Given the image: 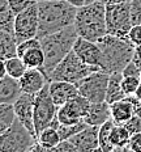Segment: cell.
Wrapping results in <instances>:
<instances>
[{"instance_id": "6da1fadb", "label": "cell", "mask_w": 141, "mask_h": 152, "mask_svg": "<svg viewBox=\"0 0 141 152\" xmlns=\"http://www.w3.org/2000/svg\"><path fill=\"white\" fill-rule=\"evenodd\" d=\"M77 8L67 0H46L38 3L39 26L37 38H43L48 34L63 30L74 24Z\"/></svg>"}, {"instance_id": "7a4b0ae2", "label": "cell", "mask_w": 141, "mask_h": 152, "mask_svg": "<svg viewBox=\"0 0 141 152\" xmlns=\"http://www.w3.org/2000/svg\"><path fill=\"white\" fill-rule=\"evenodd\" d=\"M77 38L78 34L74 25H69L63 30L40 38V46L45 53V64L42 71L45 72L47 79H50V75L56 66L73 50Z\"/></svg>"}, {"instance_id": "3957f363", "label": "cell", "mask_w": 141, "mask_h": 152, "mask_svg": "<svg viewBox=\"0 0 141 152\" xmlns=\"http://www.w3.org/2000/svg\"><path fill=\"white\" fill-rule=\"evenodd\" d=\"M97 43L102 50V71L107 74L123 72L125 66L133 59L136 46L129 38L106 34Z\"/></svg>"}, {"instance_id": "277c9868", "label": "cell", "mask_w": 141, "mask_h": 152, "mask_svg": "<svg viewBox=\"0 0 141 152\" xmlns=\"http://www.w3.org/2000/svg\"><path fill=\"white\" fill-rule=\"evenodd\" d=\"M73 25L76 28L78 37L98 42L102 37L107 34L106 4L102 0H98L77 8Z\"/></svg>"}, {"instance_id": "5b68a950", "label": "cell", "mask_w": 141, "mask_h": 152, "mask_svg": "<svg viewBox=\"0 0 141 152\" xmlns=\"http://www.w3.org/2000/svg\"><path fill=\"white\" fill-rule=\"evenodd\" d=\"M99 67L97 66L86 64L76 53L72 51L59 63L51 72L48 80H60L68 81V83L77 84L82 79H85L87 75L93 74L94 71H99Z\"/></svg>"}, {"instance_id": "8992f818", "label": "cell", "mask_w": 141, "mask_h": 152, "mask_svg": "<svg viewBox=\"0 0 141 152\" xmlns=\"http://www.w3.org/2000/svg\"><path fill=\"white\" fill-rule=\"evenodd\" d=\"M37 140L20 119L16 118L11 127L0 132V152H30Z\"/></svg>"}, {"instance_id": "52a82bcc", "label": "cell", "mask_w": 141, "mask_h": 152, "mask_svg": "<svg viewBox=\"0 0 141 152\" xmlns=\"http://www.w3.org/2000/svg\"><path fill=\"white\" fill-rule=\"evenodd\" d=\"M48 83L42 88V91L34 94V126H35L37 139L39 132L43 129L48 127L50 123L58 117L59 106L54 102L50 94Z\"/></svg>"}, {"instance_id": "ba28073f", "label": "cell", "mask_w": 141, "mask_h": 152, "mask_svg": "<svg viewBox=\"0 0 141 152\" xmlns=\"http://www.w3.org/2000/svg\"><path fill=\"white\" fill-rule=\"evenodd\" d=\"M106 24L107 34L128 38L131 28L133 26L131 18V3L106 5Z\"/></svg>"}, {"instance_id": "9c48e42d", "label": "cell", "mask_w": 141, "mask_h": 152, "mask_svg": "<svg viewBox=\"0 0 141 152\" xmlns=\"http://www.w3.org/2000/svg\"><path fill=\"white\" fill-rule=\"evenodd\" d=\"M110 74L102 71H94L93 74L87 75L85 79L76 84L81 96L87 99L90 102H102L106 101Z\"/></svg>"}, {"instance_id": "30bf717a", "label": "cell", "mask_w": 141, "mask_h": 152, "mask_svg": "<svg viewBox=\"0 0 141 152\" xmlns=\"http://www.w3.org/2000/svg\"><path fill=\"white\" fill-rule=\"evenodd\" d=\"M39 16H38V3L34 1L22 12L16 15L14 23V36L17 42H22L29 38H35L38 34Z\"/></svg>"}, {"instance_id": "8fae6325", "label": "cell", "mask_w": 141, "mask_h": 152, "mask_svg": "<svg viewBox=\"0 0 141 152\" xmlns=\"http://www.w3.org/2000/svg\"><path fill=\"white\" fill-rule=\"evenodd\" d=\"M90 101L85 99L84 96L78 94V96L71 99L61 106H59L58 110V118L60 123L63 125H72V123H77L84 121L85 115L89 112Z\"/></svg>"}, {"instance_id": "7c38bea8", "label": "cell", "mask_w": 141, "mask_h": 152, "mask_svg": "<svg viewBox=\"0 0 141 152\" xmlns=\"http://www.w3.org/2000/svg\"><path fill=\"white\" fill-rule=\"evenodd\" d=\"M13 106L17 119H20L21 123L25 125V127L37 138L35 126H34V94L22 92Z\"/></svg>"}, {"instance_id": "4fadbf2b", "label": "cell", "mask_w": 141, "mask_h": 152, "mask_svg": "<svg viewBox=\"0 0 141 152\" xmlns=\"http://www.w3.org/2000/svg\"><path fill=\"white\" fill-rule=\"evenodd\" d=\"M73 51L82 59L86 64L97 66L102 69V50L97 42L78 37L73 46Z\"/></svg>"}, {"instance_id": "5bb4252c", "label": "cell", "mask_w": 141, "mask_h": 152, "mask_svg": "<svg viewBox=\"0 0 141 152\" xmlns=\"http://www.w3.org/2000/svg\"><path fill=\"white\" fill-rule=\"evenodd\" d=\"M99 126L87 125L82 131L73 135L69 140L77 147L78 152H94L101 151L99 148Z\"/></svg>"}, {"instance_id": "9a60e30c", "label": "cell", "mask_w": 141, "mask_h": 152, "mask_svg": "<svg viewBox=\"0 0 141 152\" xmlns=\"http://www.w3.org/2000/svg\"><path fill=\"white\" fill-rule=\"evenodd\" d=\"M50 87V94L52 100L58 106H61L71 99L80 94L78 88L76 84L68 83V81H60V80H51L48 83Z\"/></svg>"}, {"instance_id": "2e32d148", "label": "cell", "mask_w": 141, "mask_h": 152, "mask_svg": "<svg viewBox=\"0 0 141 152\" xmlns=\"http://www.w3.org/2000/svg\"><path fill=\"white\" fill-rule=\"evenodd\" d=\"M48 83V79L40 68H27L26 72L20 79L22 92L30 94H37Z\"/></svg>"}, {"instance_id": "e0dca14e", "label": "cell", "mask_w": 141, "mask_h": 152, "mask_svg": "<svg viewBox=\"0 0 141 152\" xmlns=\"http://www.w3.org/2000/svg\"><path fill=\"white\" fill-rule=\"evenodd\" d=\"M22 94L20 79H14L11 75H5L0 79V102L14 104Z\"/></svg>"}, {"instance_id": "ac0fdd59", "label": "cell", "mask_w": 141, "mask_h": 152, "mask_svg": "<svg viewBox=\"0 0 141 152\" xmlns=\"http://www.w3.org/2000/svg\"><path fill=\"white\" fill-rule=\"evenodd\" d=\"M111 119V105L107 101L102 102H92L89 107V112L85 115L84 121L87 125L92 126H101L105 122Z\"/></svg>"}, {"instance_id": "d6986e66", "label": "cell", "mask_w": 141, "mask_h": 152, "mask_svg": "<svg viewBox=\"0 0 141 152\" xmlns=\"http://www.w3.org/2000/svg\"><path fill=\"white\" fill-rule=\"evenodd\" d=\"M134 114V106L129 96H125L123 100L111 104V119L115 122V125H124Z\"/></svg>"}, {"instance_id": "ffe728a7", "label": "cell", "mask_w": 141, "mask_h": 152, "mask_svg": "<svg viewBox=\"0 0 141 152\" xmlns=\"http://www.w3.org/2000/svg\"><path fill=\"white\" fill-rule=\"evenodd\" d=\"M121 80H123V74L121 72H112L110 74L107 93H106V101L111 105V104L116 102L119 100H123L127 94L123 91L121 87Z\"/></svg>"}, {"instance_id": "44dd1931", "label": "cell", "mask_w": 141, "mask_h": 152, "mask_svg": "<svg viewBox=\"0 0 141 152\" xmlns=\"http://www.w3.org/2000/svg\"><path fill=\"white\" fill-rule=\"evenodd\" d=\"M17 38L13 33L0 30V58L1 61L17 55Z\"/></svg>"}, {"instance_id": "7402d4cb", "label": "cell", "mask_w": 141, "mask_h": 152, "mask_svg": "<svg viewBox=\"0 0 141 152\" xmlns=\"http://www.w3.org/2000/svg\"><path fill=\"white\" fill-rule=\"evenodd\" d=\"M131 134L124 125H115L110 135L114 151H128V143H129Z\"/></svg>"}, {"instance_id": "603a6c76", "label": "cell", "mask_w": 141, "mask_h": 152, "mask_svg": "<svg viewBox=\"0 0 141 152\" xmlns=\"http://www.w3.org/2000/svg\"><path fill=\"white\" fill-rule=\"evenodd\" d=\"M16 13L9 7L8 0H0V30L14 34Z\"/></svg>"}, {"instance_id": "cb8c5ba5", "label": "cell", "mask_w": 141, "mask_h": 152, "mask_svg": "<svg viewBox=\"0 0 141 152\" xmlns=\"http://www.w3.org/2000/svg\"><path fill=\"white\" fill-rule=\"evenodd\" d=\"M60 140H61V138H60L58 129L50 127V126L43 129L38 135V142L42 144L45 151H54V148L59 144Z\"/></svg>"}, {"instance_id": "d4e9b609", "label": "cell", "mask_w": 141, "mask_h": 152, "mask_svg": "<svg viewBox=\"0 0 141 152\" xmlns=\"http://www.w3.org/2000/svg\"><path fill=\"white\" fill-rule=\"evenodd\" d=\"M25 64L27 68H43L45 64V53H43L42 46H35L26 51L22 56Z\"/></svg>"}, {"instance_id": "484cf974", "label": "cell", "mask_w": 141, "mask_h": 152, "mask_svg": "<svg viewBox=\"0 0 141 152\" xmlns=\"http://www.w3.org/2000/svg\"><path fill=\"white\" fill-rule=\"evenodd\" d=\"M115 126V122L112 119L105 122L103 125L99 126V148H101L102 152H111L114 151V147H112L111 142H110V135H111V131Z\"/></svg>"}, {"instance_id": "4316f807", "label": "cell", "mask_w": 141, "mask_h": 152, "mask_svg": "<svg viewBox=\"0 0 141 152\" xmlns=\"http://www.w3.org/2000/svg\"><path fill=\"white\" fill-rule=\"evenodd\" d=\"M4 64H5V68H7L8 75H11L12 77H14V79H21L22 75L26 72V69H27L24 59L20 58L18 55L5 59Z\"/></svg>"}, {"instance_id": "83f0119b", "label": "cell", "mask_w": 141, "mask_h": 152, "mask_svg": "<svg viewBox=\"0 0 141 152\" xmlns=\"http://www.w3.org/2000/svg\"><path fill=\"white\" fill-rule=\"evenodd\" d=\"M16 118H17V115H16L13 104L0 102V132L11 127L12 123L16 121Z\"/></svg>"}, {"instance_id": "f1b7e54d", "label": "cell", "mask_w": 141, "mask_h": 152, "mask_svg": "<svg viewBox=\"0 0 141 152\" xmlns=\"http://www.w3.org/2000/svg\"><path fill=\"white\" fill-rule=\"evenodd\" d=\"M86 126H87V123L85 121H81V122H77V123H72V125H63V123H60L58 131H59V134H60L61 140L63 139H71L73 135L78 134L80 131H82Z\"/></svg>"}, {"instance_id": "f546056e", "label": "cell", "mask_w": 141, "mask_h": 152, "mask_svg": "<svg viewBox=\"0 0 141 152\" xmlns=\"http://www.w3.org/2000/svg\"><path fill=\"white\" fill-rule=\"evenodd\" d=\"M140 84L141 80L137 76H123V80H121V87H123V91L125 92L127 96L136 93Z\"/></svg>"}, {"instance_id": "4dcf8cb0", "label": "cell", "mask_w": 141, "mask_h": 152, "mask_svg": "<svg viewBox=\"0 0 141 152\" xmlns=\"http://www.w3.org/2000/svg\"><path fill=\"white\" fill-rule=\"evenodd\" d=\"M124 126L127 127V130L129 131V134H136V132L141 131V115L139 114H134L131 119H128L127 122L124 123Z\"/></svg>"}, {"instance_id": "1f68e13d", "label": "cell", "mask_w": 141, "mask_h": 152, "mask_svg": "<svg viewBox=\"0 0 141 152\" xmlns=\"http://www.w3.org/2000/svg\"><path fill=\"white\" fill-rule=\"evenodd\" d=\"M131 18L133 25L141 24V0L131 1Z\"/></svg>"}, {"instance_id": "d6a6232c", "label": "cell", "mask_w": 141, "mask_h": 152, "mask_svg": "<svg viewBox=\"0 0 141 152\" xmlns=\"http://www.w3.org/2000/svg\"><path fill=\"white\" fill-rule=\"evenodd\" d=\"M34 1H35V0H8L9 7H11V9L16 15L22 12L24 9H26L29 5L33 4Z\"/></svg>"}, {"instance_id": "836d02e7", "label": "cell", "mask_w": 141, "mask_h": 152, "mask_svg": "<svg viewBox=\"0 0 141 152\" xmlns=\"http://www.w3.org/2000/svg\"><path fill=\"white\" fill-rule=\"evenodd\" d=\"M128 38H129V41L134 46H141V24L133 25V26L131 28Z\"/></svg>"}, {"instance_id": "e575fe53", "label": "cell", "mask_w": 141, "mask_h": 152, "mask_svg": "<svg viewBox=\"0 0 141 152\" xmlns=\"http://www.w3.org/2000/svg\"><path fill=\"white\" fill-rule=\"evenodd\" d=\"M54 151H58V152H78L77 147L72 143L69 139H63V140H60L59 144L54 148Z\"/></svg>"}, {"instance_id": "d590c367", "label": "cell", "mask_w": 141, "mask_h": 152, "mask_svg": "<svg viewBox=\"0 0 141 152\" xmlns=\"http://www.w3.org/2000/svg\"><path fill=\"white\" fill-rule=\"evenodd\" d=\"M128 151L141 152V131L131 135L129 143H128Z\"/></svg>"}, {"instance_id": "8d00e7d4", "label": "cell", "mask_w": 141, "mask_h": 152, "mask_svg": "<svg viewBox=\"0 0 141 152\" xmlns=\"http://www.w3.org/2000/svg\"><path fill=\"white\" fill-rule=\"evenodd\" d=\"M121 74H123V76H137V77H140L141 68L133 61H131L127 66H125V68L123 69Z\"/></svg>"}, {"instance_id": "74e56055", "label": "cell", "mask_w": 141, "mask_h": 152, "mask_svg": "<svg viewBox=\"0 0 141 152\" xmlns=\"http://www.w3.org/2000/svg\"><path fill=\"white\" fill-rule=\"evenodd\" d=\"M132 61L141 68V46H136V50H134V55H133Z\"/></svg>"}, {"instance_id": "f35d334b", "label": "cell", "mask_w": 141, "mask_h": 152, "mask_svg": "<svg viewBox=\"0 0 141 152\" xmlns=\"http://www.w3.org/2000/svg\"><path fill=\"white\" fill-rule=\"evenodd\" d=\"M69 4L74 5L76 8H80V7H84L86 4V0H67Z\"/></svg>"}, {"instance_id": "ab89813d", "label": "cell", "mask_w": 141, "mask_h": 152, "mask_svg": "<svg viewBox=\"0 0 141 152\" xmlns=\"http://www.w3.org/2000/svg\"><path fill=\"white\" fill-rule=\"evenodd\" d=\"M106 5L108 4H118V3H131L132 0H102Z\"/></svg>"}, {"instance_id": "60d3db41", "label": "cell", "mask_w": 141, "mask_h": 152, "mask_svg": "<svg viewBox=\"0 0 141 152\" xmlns=\"http://www.w3.org/2000/svg\"><path fill=\"white\" fill-rule=\"evenodd\" d=\"M134 96H136L139 100H141V84H140V87L137 88V91H136V93H134Z\"/></svg>"}, {"instance_id": "b9f144b4", "label": "cell", "mask_w": 141, "mask_h": 152, "mask_svg": "<svg viewBox=\"0 0 141 152\" xmlns=\"http://www.w3.org/2000/svg\"><path fill=\"white\" fill-rule=\"evenodd\" d=\"M94 1H98V0H86V4H90V3H94Z\"/></svg>"}, {"instance_id": "7bdbcfd3", "label": "cell", "mask_w": 141, "mask_h": 152, "mask_svg": "<svg viewBox=\"0 0 141 152\" xmlns=\"http://www.w3.org/2000/svg\"><path fill=\"white\" fill-rule=\"evenodd\" d=\"M37 3H39V1H46V0H35Z\"/></svg>"}, {"instance_id": "ee69618b", "label": "cell", "mask_w": 141, "mask_h": 152, "mask_svg": "<svg viewBox=\"0 0 141 152\" xmlns=\"http://www.w3.org/2000/svg\"><path fill=\"white\" fill-rule=\"evenodd\" d=\"M140 80H141V74H140Z\"/></svg>"}]
</instances>
